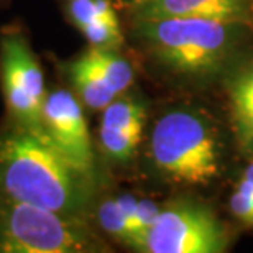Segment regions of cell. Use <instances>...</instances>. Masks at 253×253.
<instances>
[{
  "label": "cell",
  "instance_id": "obj_1",
  "mask_svg": "<svg viewBox=\"0 0 253 253\" xmlns=\"http://www.w3.org/2000/svg\"><path fill=\"white\" fill-rule=\"evenodd\" d=\"M92 176L79 171L42 128L17 124L0 135V192L15 201L79 217Z\"/></svg>",
  "mask_w": 253,
  "mask_h": 253
},
{
  "label": "cell",
  "instance_id": "obj_2",
  "mask_svg": "<svg viewBox=\"0 0 253 253\" xmlns=\"http://www.w3.org/2000/svg\"><path fill=\"white\" fill-rule=\"evenodd\" d=\"M135 27L161 64L183 74L219 71L239 42V22L171 17L135 20Z\"/></svg>",
  "mask_w": 253,
  "mask_h": 253
},
{
  "label": "cell",
  "instance_id": "obj_3",
  "mask_svg": "<svg viewBox=\"0 0 253 253\" xmlns=\"http://www.w3.org/2000/svg\"><path fill=\"white\" fill-rule=\"evenodd\" d=\"M151 160L156 169L173 183L207 184L220 171L219 140L202 115L191 110H173L155 125Z\"/></svg>",
  "mask_w": 253,
  "mask_h": 253
},
{
  "label": "cell",
  "instance_id": "obj_4",
  "mask_svg": "<svg viewBox=\"0 0 253 253\" xmlns=\"http://www.w3.org/2000/svg\"><path fill=\"white\" fill-rule=\"evenodd\" d=\"M102 244L81 222L0 192V253L97 252Z\"/></svg>",
  "mask_w": 253,
  "mask_h": 253
},
{
  "label": "cell",
  "instance_id": "obj_5",
  "mask_svg": "<svg viewBox=\"0 0 253 253\" xmlns=\"http://www.w3.org/2000/svg\"><path fill=\"white\" fill-rule=\"evenodd\" d=\"M227 237L214 212L194 202H174L161 209L145 237L141 252L220 253Z\"/></svg>",
  "mask_w": 253,
  "mask_h": 253
},
{
  "label": "cell",
  "instance_id": "obj_6",
  "mask_svg": "<svg viewBox=\"0 0 253 253\" xmlns=\"http://www.w3.org/2000/svg\"><path fill=\"white\" fill-rule=\"evenodd\" d=\"M0 76L5 102L15 122L42 128V109L48 92L43 71L23 35L10 33L0 42Z\"/></svg>",
  "mask_w": 253,
  "mask_h": 253
},
{
  "label": "cell",
  "instance_id": "obj_7",
  "mask_svg": "<svg viewBox=\"0 0 253 253\" xmlns=\"http://www.w3.org/2000/svg\"><path fill=\"white\" fill-rule=\"evenodd\" d=\"M42 130L76 168L94 176V151L87 124L79 100L69 90L56 89L46 94Z\"/></svg>",
  "mask_w": 253,
  "mask_h": 253
},
{
  "label": "cell",
  "instance_id": "obj_8",
  "mask_svg": "<svg viewBox=\"0 0 253 253\" xmlns=\"http://www.w3.org/2000/svg\"><path fill=\"white\" fill-rule=\"evenodd\" d=\"M250 0H146L131 7L135 20L153 18H209L242 22Z\"/></svg>",
  "mask_w": 253,
  "mask_h": 253
},
{
  "label": "cell",
  "instance_id": "obj_9",
  "mask_svg": "<svg viewBox=\"0 0 253 253\" xmlns=\"http://www.w3.org/2000/svg\"><path fill=\"white\" fill-rule=\"evenodd\" d=\"M69 79L81 100L92 110H104L119 95L85 54H81L69 64Z\"/></svg>",
  "mask_w": 253,
  "mask_h": 253
},
{
  "label": "cell",
  "instance_id": "obj_10",
  "mask_svg": "<svg viewBox=\"0 0 253 253\" xmlns=\"http://www.w3.org/2000/svg\"><path fill=\"white\" fill-rule=\"evenodd\" d=\"M229 94L237 138L245 150L253 151V66L232 81Z\"/></svg>",
  "mask_w": 253,
  "mask_h": 253
},
{
  "label": "cell",
  "instance_id": "obj_11",
  "mask_svg": "<svg viewBox=\"0 0 253 253\" xmlns=\"http://www.w3.org/2000/svg\"><path fill=\"white\" fill-rule=\"evenodd\" d=\"M84 54L117 94H122L133 83V69L125 58L117 54V49L90 46Z\"/></svg>",
  "mask_w": 253,
  "mask_h": 253
},
{
  "label": "cell",
  "instance_id": "obj_12",
  "mask_svg": "<svg viewBox=\"0 0 253 253\" xmlns=\"http://www.w3.org/2000/svg\"><path fill=\"white\" fill-rule=\"evenodd\" d=\"M145 107L143 104L133 99H115L104 109L100 126L117 128L130 133L141 135L145 124Z\"/></svg>",
  "mask_w": 253,
  "mask_h": 253
},
{
  "label": "cell",
  "instance_id": "obj_13",
  "mask_svg": "<svg viewBox=\"0 0 253 253\" xmlns=\"http://www.w3.org/2000/svg\"><path fill=\"white\" fill-rule=\"evenodd\" d=\"M78 30L94 48L117 49L124 43V35L115 13L90 20V22L81 25Z\"/></svg>",
  "mask_w": 253,
  "mask_h": 253
},
{
  "label": "cell",
  "instance_id": "obj_14",
  "mask_svg": "<svg viewBox=\"0 0 253 253\" xmlns=\"http://www.w3.org/2000/svg\"><path fill=\"white\" fill-rule=\"evenodd\" d=\"M141 135L130 131L100 126V145L104 151L115 161H126L135 155Z\"/></svg>",
  "mask_w": 253,
  "mask_h": 253
},
{
  "label": "cell",
  "instance_id": "obj_15",
  "mask_svg": "<svg viewBox=\"0 0 253 253\" xmlns=\"http://www.w3.org/2000/svg\"><path fill=\"white\" fill-rule=\"evenodd\" d=\"M99 222L102 229L122 244L131 247V230L122 207L115 199L104 201L99 207Z\"/></svg>",
  "mask_w": 253,
  "mask_h": 253
},
{
  "label": "cell",
  "instance_id": "obj_16",
  "mask_svg": "<svg viewBox=\"0 0 253 253\" xmlns=\"http://www.w3.org/2000/svg\"><path fill=\"white\" fill-rule=\"evenodd\" d=\"M114 13L110 0H68V15L78 28L94 18Z\"/></svg>",
  "mask_w": 253,
  "mask_h": 253
},
{
  "label": "cell",
  "instance_id": "obj_17",
  "mask_svg": "<svg viewBox=\"0 0 253 253\" xmlns=\"http://www.w3.org/2000/svg\"><path fill=\"white\" fill-rule=\"evenodd\" d=\"M230 209L240 222L253 227V189L240 181L230 197Z\"/></svg>",
  "mask_w": 253,
  "mask_h": 253
},
{
  "label": "cell",
  "instance_id": "obj_18",
  "mask_svg": "<svg viewBox=\"0 0 253 253\" xmlns=\"http://www.w3.org/2000/svg\"><path fill=\"white\" fill-rule=\"evenodd\" d=\"M242 181L247 184V186H250V188L253 189V163L249 166V168L245 169V173H244V178H242Z\"/></svg>",
  "mask_w": 253,
  "mask_h": 253
},
{
  "label": "cell",
  "instance_id": "obj_19",
  "mask_svg": "<svg viewBox=\"0 0 253 253\" xmlns=\"http://www.w3.org/2000/svg\"><path fill=\"white\" fill-rule=\"evenodd\" d=\"M124 2L128 5V7L131 8V7H135V5H138V3H143V2H146V0H124Z\"/></svg>",
  "mask_w": 253,
  "mask_h": 253
}]
</instances>
